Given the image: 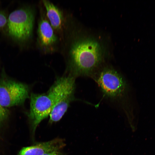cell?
I'll return each instance as SVG.
<instances>
[{
	"instance_id": "cell-5",
	"label": "cell",
	"mask_w": 155,
	"mask_h": 155,
	"mask_svg": "<svg viewBox=\"0 0 155 155\" xmlns=\"http://www.w3.org/2000/svg\"><path fill=\"white\" fill-rule=\"evenodd\" d=\"M29 93L25 84L7 78L0 81V104L4 107L23 104L29 98Z\"/></svg>"
},
{
	"instance_id": "cell-12",
	"label": "cell",
	"mask_w": 155,
	"mask_h": 155,
	"mask_svg": "<svg viewBox=\"0 0 155 155\" xmlns=\"http://www.w3.org/2000/svg\"><path fill=\"white\" fill-rule=\"evenodd\" d=\"M42 155H62V154L58 151H57L46 153Z\"/></svg>"
},
{
	"instance_id": "cell-3",
	"label": "cell",
	"mask_w": 155,
	"mask_h": 155,
	"mask_svg": "<svg viewBox=\"0 0 155 155\" xmlns=\"http://www.w3.org/2000/svg\"><path fill=\"white\" fill-rule=\"evenodd\" d=\"M34 20L33 12L30 9L22 8L13 11L7 20L9 35L18 41L27 40L32 34Z\"/></svg>"
},
{
	"instance_id": "cell-8",
	"label": "cell",
	"mask_w": 155,
	"mask_h": 155,
	"mask_svg": "<svg viewBox=\"0 0 155 155\" xmlns=\"http://www.w3.org/2000/svg\"><path fill=\"white\" fill-rule=\"evenodd\" d=\"M39 41L41 45L48 47L53 45L57 41V37L49 22L45 19H41L38 30Z\"/></svg>"
},
{
	"instance_id": "cell-1",
	"label": "cell",
	"mask_w": 155,
	"mask_h": 155,
	"mask_svg": "<svg viewBox=\"0 0 155 155\" xmlns=\"http://www.w3.org/2000/svg\"><path fill=\"white\" fill-rule=\"evenodd\" d=\"M70 56V67L75 75L91 76L101 62L102 50L96 40L82 38L73 43Z\"/></svg>"
},
{
	"instance_id": "cell-6",
	"label": "cell",
	"mask_w": 155,
	"mask_h": 155,
	"mask_svg": "<svg viewBox=\"0 0 155 155\" xmlns=\"http://www.w3.org/2000/svg\"><path fill=\"white\" fill-rule=\"evenodd\" d=\"M30 110L28 116L32 123L33 131L51 112L53 103L48 94L32 93L30 97Z\"/></svg>"
},
{
	"instance_id": "cell-7",
	"label": "cell",
	"mask_w": 155,
	"mask_h": 155,
	"mask_svg": "<svg viewBox=\"0 0 155 155\" xmlns=\"http://www.w3.org/2000/svg\"><path fill=\"white\" fill-rule=\"evenodd\" d=\"M65 144L60 139H55L48 142L23 148L18 155H42L44 154L58 151Z\"/></svg>"
},
{
	"instance_id": "cell-9",
	"label": "cell",
	"mask_w": 155,
	"mask_h": 155,
	"mask_svg": "<svg viewBox=\"0 0 155 155\" xmlns=\"http://www.w3.org/2000/svg\"><path fill=\"white\" fill-rule=\"evenodd\" d=\"M43 3L46 11L47 16L53 28L59 30L61 28L63 18L60 10L53 3L47 0H43Z\"/></svg>"
},
{
	"instance_id": "cell-4",
	"label": "cell",
	"mask_w": 155,
	"mask_h": 155,
	"mask_svg": "<svg viewBox=\"0 0 155 155\" xmlns=\"http://www.w3.org/2000/svg\"><path fill=\"white\" fill-rule=\"evenodd\" d=\"M94 78L101 91L108 97L119 98L125 92L127 85L125 80L112 68H104L95 75Z\"/></svg>"
},
{
	"instance_id": "cell-2",
	"label": "cell",
	"mask_w": 155,
	"mask_h": 155,
	"mask_svg": "<svg viewBox=\"0 0 155 155\" xmlns=\"http://www.w3.org/2000/svg\"><path fill=\"white\" fill-rule=\"evenodd\" d=\"M75 86L73 76H63L58 78L47 92L53 103L49 115L50 123L60 120L66 112L73 99Z\"/></svg>"
},
{
	"instance_id": "cell-11",
	"label": "cell",
	"mask_w": 155,
	"mask_h": 155,
	"mask_svg": "<svg viewBox=\"0 0 155 155\" xmlns=\"http://www.w3.org/2000/svg\"><path fill=\"white\" fill-rule=\"evenodd\" d=\"M7 22V20L5 14L0 12V29L5 26Z\"/></svg>"
},
{
	"instance_id": "cell-10",
	"label": "cell",
	"mask_w": 155,
	"mask_h": 155,
	"mask_svg": "<svg viewBox=\"0 0 155 155\" xmlns=\"http://www.w3.org/2000/svg\"><path fill=\"white\" fill-rule=\"evenodd\" d=\"M9 114L8 110L2 106L0 104V123L5 119Z\"/></svg>"
}]
</instances>
